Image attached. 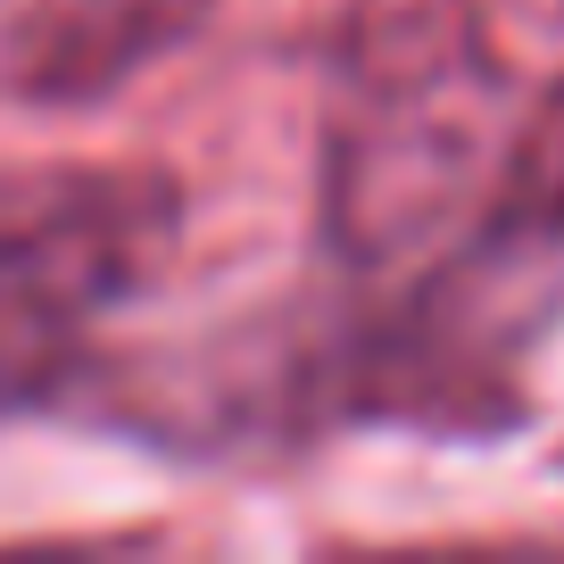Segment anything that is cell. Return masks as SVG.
Wrapping results in <instances>:
<instances>
[{
	"label": "cell",
	"instance_id": "cell-2",
	"mask_svg": "<svg viewBox=\"0 0 564 564\" xmlns=\"http://www.w3.org/2000/svg\"><path fill=\"white\" fill-rule=\"evenodd\" d=\"M564 316V84L514 133L481 225L423 265V316L406 357L432 373H490Z\"/></svg>",
	"mask_w": 564,
	"mask_h": 564
},
{
	"label": "cell",
	"instance_id": "cell-1",
	"mask_svg": "<svg viewBox=\"0 0 564 564\" xmlns=\"http://www.w3.org/2000/svg\"><path fill=\"white\" fill-rule=\"evenodd\" d=\"M514 91L474 0H357L324 100V241L357 274H423L481 225L514 159Z\"/></svg>",
	"mask_w": 564,
	"mask_h": 564
},
{
	"label": "cell",
	"instance_id": "cell-3",
	"mask_svg": "<svg viewBox=\"0 0 564 564\" xmlns=\"http://www.w3.org/2000/svg\"><path fill=\"white\" fill-rule=\"evenodd\" d=\"M175 199L150 175H51L0 192V316L58 324L159 258Z\"/></svg>",
	"mask_w": 564,
	"mask_h": 564
}]
</instances>
